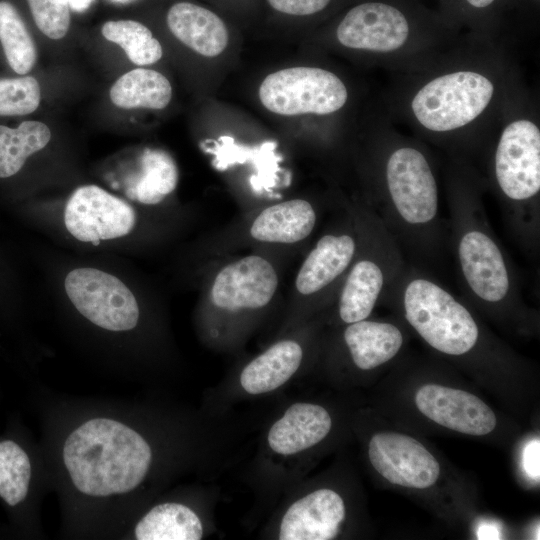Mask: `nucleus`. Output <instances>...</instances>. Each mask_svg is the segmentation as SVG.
I'll list each match as a JSON object with an SVG mask.
<instances>
[{"label": "nucleus", "mask_w": 540, "mask_h": 540, "mask_svg": "<svg viewBox=\"0 0 540 540\" xmlns=\"http://www.w3.org/2000/svg\"><path fill=\"white\" fill-rule=\"evenodd\" d=\"M402 251L419 262L437 261L447 243L439 212V189L423 152L400 146L386 157L382 190L369 207Z\"/></svg>", "instance_id": "obj_1"}, {"label": "nucleus", "mask_w": 540, "mask_h": 540, "mask_svg": "<svg viewBox=\"0 0 540 540\" xmlns=\"http://www.w3.org/2000/svg\"><path fill=\"white\" fill-rule=\"evenodd\" d=\"M151 448L135 430L108 418L80 425L65 441L63 460L75 487L90 496L127 493L145 478Z\"/></svg>", "instance_id": "obj_2"}, {"label": "nucleus", "mask_w": 540, "mask_h": 540, "mask_svg": "<svg viewBox=\"0 0 540 540\" xmlns=\"http://www.w3.org/2000/svg\"><path fill=\"white\" fill-rule=\"evenodd\" d=\"M450 234L458 280L465 296L487 307L521 305L520 283L504 247L494 234L480 201L454 195Z\"/></svg>", "instance_id": "obj_3"}, {"label": "nucleus", "mask_w": 540, "mask_h": 540, "mask_svg": "<svg viewBox=\"0 0 540 540\" xmlns=\"http://www.w3.org/2000/svg\"><path fill=\"white\" fill-rule=\"evenodd\" d=\"M494 176L504 202V216L513 236L535 252L540 233V131L527 119L509 123L494 154Z\"/></svg>", "instance_id": "obj_4"}, {"label": "nucleus", "mask_w": 540, "mask_h": 540, "mask_svg": "<svg viewBox=\"0 0 540 540\" xmlns=\"http://www.w3.org/2000/svg\"><path fill=\"white\" fill-rule=\"evenodd\" d=\"M389 299L398 302L410 326L440 353L463 356L479 341L471 311L421 268L408 265Z\"/></svg>", "instance_id": "obj_5"}, {"label": "nucleus", "mask_w": 540, "mask_h": 540, "mask_svg": "<svg viewBox=\"0 0 540 540\" xmlns=\"http://www.w3.org/2000/svg\"><path fill=\"white\" fill-rule=\"evenodd\" d=\"M353 215L358 250L337 293L338 315L345 324L368 319L378 301L389 298L408 266L400 246L369 207Z\"/></svg>", "instance_id": "obj_6"}, {"label": "nucleus", "mask_w": 540, "mask_h": 540, "mask_svg": "<svg viewBox=\"0 0 540 540\" xmlns=\"http://www.w3.org/2000/svg\"><path fill=\"white\" fill-rule=\"evenodd\" d=\"M494 84L475 71H455L421 87L411 102L417 121L432 132H450L469 124L489 105Z\"/></svg>", "instance_id": "obj_7"}, {"label": "nucleus", "mask_w": 540, "mask_h": 540, "mask_svg": "<svg viewBox=\"0 0 540 540\" xmlns=\"http://www.w3.org/2000/svg\"><path fill=\"white\" fill-rule=\"evenodd\" d=\"M263 106L279 115L331 114L348 98L345 84L334 73L317 67H291L266 76L259 87Z\"/></svg>", "instance_id": "obj_8"}, {"label": "nucleus", "mask_w": 540, "mask_h": 540, "mask_svg": "<svg viewBox=\"0 0 540 540\" xmlns=\"http://www.w3.org/2000/svg\"><path fill=\"white\" fill-rule=\"evenodd\" d=\"M278 286L274 265L262 255L249 254L215 272L207 301L214 311L225 315L260 311L272 302Z\"/></svg>", "instance_id": "obj_9"}, {"label": "nucleus", "mask_w": 540, "mask_h": 540, "mask_svg": "<svg viewBox=\"0 0 540 540\" xmlns=\"http://www.w3.org/2000/svg\"><path fill=\"white\" fill-rule=\"evenodd\" d=\"M75 308L95 325L110 331L133 329L139 307L133 293L117 277L94 268H78L65 279Z\"/></svg>", "instance_id": "obj_10"}, {"label": "nucleus", "mask_w": 540, "mask_h": 540, "mask_svg": "<svg viewBox=\"0 0 540 540\" xmlns=\"http://www.w3.org/2000/svg\"><path fill=\"white\" fill-rule=\"evenodd\" d=\"M358 244V228L350 212V223L323 234L303 260L295 277V296L304 300L337 296Z\"/></svg>", "instance_id": "obj_11"}, {"label": "nucleus", "mask_w": 540, "mask_h": 540, "mask_svg": "<svg viewBox=\"0 0 540 540\" xmlns=\"http://www.w3.org/2000/svg\"><path fill=\"white\" fill-rule=\"evenodd\" d=\"M135 221V211L127 202L96 185L77 188L64 212L68 232L76 239L94 245L100 240L127 235Z\"/></svg>", "instance_id": "obj_12"}, {"label": "nucleus", "mask_w": 540, "mask_h": 540, "mask_svg": "<svg viewBox=\"0 0 540 540\" xmlns=\"http://www.w3.org/2000/svg\"><path fill=\"white\" fill-rule=\"evenodd\" d=\"M368 455L379 474L390 483L403 487H430L440 474L434 456L419 441L404 434H375L369 442Z\"/></svg>", "instance_id": "obj_13"}, {"label": "nucleus", "mask_w": 540, "mask_h": 540, "mask_svg": "<svg viewBox=\"0 0 540 540\" xmlns=\"http://www.w3.org/2000/svg\"><path fill=\"white\" fill-rule=\"evenodd\" d=\"M409 35L407 19L397 8L379 2L352 8L339 23L336 36L347 48L374 52L399 49Z\"/></svg>", "instance_id": "obj_14"}, {"label": "nucleus", "mask_w": 540, "mask_h": 540, "mask_svg": "<svg viewBox=\"0 0 540 540\" xmlns=\"http://www.w3.org/2000/svg\"><path fill=\"white\" fill-rule=\"evenodd\" d=\"M415 403L423 415L460 433L486 435L496 426L494 412L478 397L463 390L427 384L417 391Z\"/></svg>", "instance_id": "obj_15"}, {"label": "nucleus", "mask_w": 540, "mask_h": 540, "mask_svg": "<svg viewBox=\"0 0 540 540\" xmlns=\"http://www.w3.org/2000/svg\"><path fill=\"white\" fill-rule=\"evenodd\" d=\"M345 518L341 496L327 488L318 489L295 501L284 514L280 540H330Z\"/></svg>", "instance_id": "obj_16"}, {"label": "nucleus", "mask_w": 540, "mask_h": 540, "mask_svg": "<svg viewBox=\"0 0 540 540\" xmlns=\"http://www.w3.org/2000/svg\"><path fill=\"white\" fill-rule=\"evenodd\" d=\"M317 223L313 205L301 198L282 201L264 208L252 220L249 236L265 244H295L311 235Z\"/></svg>", "instance_id": "obj_17"}, {"label": "nucleus", "mask_w": 540, "mask_h": 540, "mask_svg": "<svg viewBox=\"0 0 540 540\" xmlns=\"http://www.w3.org/2000/svg\"><path fill=\"white\" fill-rule=\"evenodd\" d=\"M331 426V417L322 406L295 403L270 428L268 444L277 454H296L323 440Z\"/></svg>", "instance_id": "obj_18"}, {"label": "nucleus", "mask_w": 540, "mask_h": 540, "mask_svg": "<svg viewBox=\"0 0 540 540\" xmlns=\"http://www.w3.org/2000/svg\"><path fill=\"white\" fill-rule=\"evenodd\" d=\"M167 25L171 33L185 46L205 57H216L227 47L228 30L214 12L189 2L170 7Z\"/></svg>", "instance_id": "obj_19"}, {"label": "nucleus", "mask_w": 540, "mask_h": 540, "mask_svg": "<svg viewBox=\"0 0 540 540\" xmlns=\"http://www.w3.org/2000/svg\"><path fill=\"white\" fill-rule=\"evenodd\" d=\"M343 339L353 363L361 370L383 365L403 345L402 332L396 325L367 319L347 324Z\"/></svg>", "instance_id": "obj_20"}, {"label": "nucleus", "mask_w": 540, "mask_h": 540, "mask_svg": "<svg viewBox=\"0 0 540 540\" xmlns=\"http://www.w3.org/2000/svg\"><path fill=\"white\" fill-rule=\"evenodd\" d=\"M303 358L301 345L286 339L276 342L251 360L240 374V384L249 394L273 391L298 370Z\"/></svg>", "instance_id": "obj_21"}, {"label": "nucleus", "mask_w": 540, "mask_h": 540, "mask_svg": "<svg viewBox=\"0 0 540 540\" xmlns=\"http://www.w3.org/2000/svg\"><path fill=\"white\" fill-rule=\"evenodd\" d=\"M109 96L114 105L123 109L161 110L172 98V86L160 72L137 68L119 77L110 88Z\"/></svg>", "instance_id": "obj_22"}, {"label": "nucleus", "mask_w": 540, "mask_h": 540, "mask_svg": "<svg viewBox=\"0 0 540 540\" xmlns=\"http://www.w3.org/2000/svg\"><path fill=\"white\" fill-rule=\"evenodd\" d=\"M134 534L138 540H199L203 536V526L189 507L162 503L140 519Z\"/></svg>", "instance_id": "obj_23"}, {"label": "nucleus", "mask_w": 540, "mask_h": 540, "mask_svg": "<svg viewBox=\"0 0 540 540\" xmlns=\"http://www.w3.org/2000/svg\"><path fill=\"white\" fill-rule=\"evenodd\" d=\"M178 179L177 165L166 151L146 149L141 157V175L128 195L143 204L156 205L175 190Z\"/></svg>", "instance_id": "obj_24"}, {"label": "nucleus", "mask_w": 540, "mask_h": 540, "mask_svg": "<svg viewBox=\"0 0 540 540\" xmlns=\"http://www.w3.org/2000/svg\"><path fill=\"white\" fill-rule=\"evenodd\" d=\"M51 139L49 127L40 121H24L17 128L0 125V178L15 175L27 158Z\"/></svg>", "instance_id": "obj_25"}, {"label": "nucleus", "mask_w": 540, "mask_h": 540, "mask_svg": "<svg viewBox=\"0 0 540 540\" xmlns=\"http://www.w3.org/2000/svg\"><path fill=\"white\" fill-rule=\"evenodd\" d=\"M0 42L14 72L29 73L37 60L35 42L16 8L6 1L0 2Z\"/></svg>", "instance_id": "obj_26"}, {"label": "nucleus", "mask_w": 540, "mask_h": 540, "mask_svg": "<svg viewBox=\"0 0 540 540\" xmlns=\"http://www.w3.org/2000/svg\"><path fill=\"white\" fill-rule=\"evenodd\" d=\"M105 39L118 44L128 59L139 66L154 64L163 55L160 42L142 23L134 20H111L101 28Z\"/></svg>", "instance_id": "obj_27"}, {"label": "nucleus", "mask_w": 540, "mask_h": 540, "mask_svg": "<svg viewBox=\"0 0 540 540\" xmlns=\"http://www.w3.org/2000/svg\"><path fill=\"white\" fill-rule=\"evenodd\" d=\"M31 464L26 452L15 442H0V497L10 506L22 502L28 492Z\"/></svg>", "instance_id": "obj_28"}, {"label": "nucleus", "mask_w": 540, "mask_h": 540, "mask_svg": "<svg viewBox=\"0 0 540 540\" xmlns=\"http://www.w3.org/2000/svg\"><path fill=\"white\" fill-rule=\"evenodd\" d=\"M41 100L38 81L32 76L0 79V116L34 112Z\"/></svg>", "instance_id": "obj_29"}, {"label": "nucleus", "mask_w": 540, "mask_h": 540, "mask_svg": "<svg viewBox=\"0 0 540 540\" xmlns=\"http://www.w3.org/2000/svg\"><path fill=\"white\" fill-rule=\"evenodd\" d=\"M34 22L48 38H63L70 27L68 0H27Z\"/></svg>", "instance_id": "obj_30"}, {"label": "nucleus", "mask_w": 540, "mask_h": 540, "mask_svg": "<svg viewBox=\"0 0 540 540\" xmlns=\"http://www.w3.org/2000/svg\"><path fill=\"white\" fill-rule=\"evenodd\" d=\"M268 2L281 13L304 16L321 11L330 0H268Z\"/></svg>", "instance_id": "obj_31"}, {"label": "nucleus", "mask_w": 540, "mask_h": 540, "mask_svg": "<svg viewBox=\"0 0 540 540\" xmlns=\"http://www.w3.org/2000/svg\"><path fill=\"white\" fill-rule=\"evenodd\" d=\"M523 466L526 473L533 479H539V441H531L523 454Z\"/></svg>", "instance_id": "obj_32"}, {"label": "nucleus", "mask_w": 540, "mask_h": 540, "mask_svg": "<svg viewBox=\"0 0 540 540\" xmlns=\"http://www.w3.org/2000/svg\"><path fill=\"white\" fill-rule=\"evenodd\" d=\"M499 532L495 526L485 525L479 528V539H498Z\"/></svg>", "instance_id": "obj_33"}, {"label": "nucleus", "mask_w": 540, "mask_h": 540, "mask_svg": "<svg viewBox=\"0 0 540 540\" xmlns=\"http://www.w3.org/2000/svg\"><path fill=\"white\" fill-rule=\"evenodd\" d=\"M91 2L92 0H68L69 6L78 11L86 9Z\"/></svg>", "instance_id": "obj_34"}, {"label": "nucleus", "mask_w": 540, "mask_h": 540, "mask_svg": "<svg viewBox=\"0 0 540 540\" xmlns=\"http://www.w3.org/2000/svg\"><path fill=\"white\" fill-rule=\"evenodd\" d=\"M494 0H467V2L477 8H484L490 5Z\"/></svg>", "instance_id": "obj_35"}]
</instances>
